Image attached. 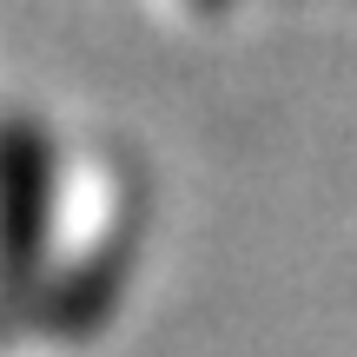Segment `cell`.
Segmentation results:
<instances>
[]
</instances>
